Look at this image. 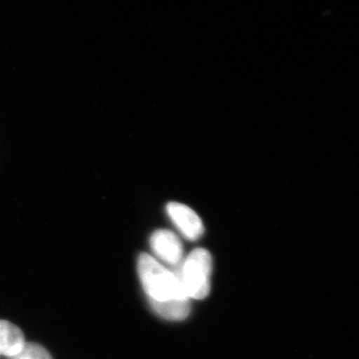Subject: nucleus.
I'll return each instance as SVG.
<instances>
[{
    "instance_id": "1",
    "label": "nucleus",
    "mask_w": 359,
    "mask_h": 359,
    "mask_svg": "<svg viewBox=\"0 0 359 359\" xmlns=\"http://www.w3.org/2000/svg\"><path fill=\"white\" fill-rule=\"evenodd\" d=\"M181 264L168 269L154 257L148 254L140 255L137 266L149 302L190 299L182 282Z\"/></svg>"
},
{
    "instance_id": "2",
    "label": "nucleus",
    "mask_w": 359,
    "mask_h": 359,
    "mask_svg": "<svg viewBox=\"0 0 359 359\" xmlns=\"http://www.w3.org/2000/svg\"><path fill=\"white\" fill-rule=\"evenodd\" d=\"M212 259L207 250H194L182 262V282L189 299H203L211 290Z\"/></svg>"
},
{
    "instance_id": "3",
    "label": "nucleus",
    "mask_w": 359,
    "mask_h": 359,
    "mask_svg": "<svg viewBox=\"0 0 359 359\" xmlns=\"http://www.w3.org/2000/svg\"><path fill=\"white\" fill-rule=\"evenodd\" d=\"M168 217L180 233L189 241H196L202 237L205 228L202 219L192 208L178 202L167 205Z\"/></svg>"
},
{
    "instance_id": "4",
    "label": "nucleus",
    "mask_w": 359,
    "mask_h": 359,
    "mask_svg": "<svg viewBox=\"0 0 359 359\" xmlns=\"http://www.w3.org/2000/svg\"><path fill=\"white\" fill-rule=\"evenodd\" d=\"M151 249L158 259L172 268L184 261V248L178 236L169 230H157L150 238Z\"/></svg>"
},
{
    "instance_id": "5",
    "label": "nucleus",
    "mask_w": 359,
    "mask_h": 359,
    "mask_svg": "<svg viewBox=\"0 0 359 359\" xmlns=\"http://www.w3.org/2000/svg\"><path fill=\"white\" fill-rule=\"evenodd\" d=\"M22 330L9 321L0 320V355L13 358L25 346Z\"/></svg>"
},
{
    "instance_id": "6",
    "label": "nucleus",
    "mask_w": 359,
    "mask_h": 359,
    "mask_svg": "<svg viewBox=\"0 0 359 359\" xmlns=\"http://www.w3.org/2000/svg\"><path fill=\"white\" fill-rule=\"evenodd\" d=\"M151 306L162 318L170 320H185L190 314V299H171L167 302H150Z\"/></svg>"
},
{
    "instance_id": "7",
    "label": "nucleus",
    "mask_w": 359,
    "mask_h": 359,
    "mask_svg": "<svg viewBox=\"0 0 359 359\" xmlns=\"http://www.w3.org/2000/svg\"><path fill=\"white\" fill-rule=\"evenodd\" d=\"M11 359H52L50 353L46 348L39 344H25L20 353L11 358Z\"/></svg>"
}]
</instances>
